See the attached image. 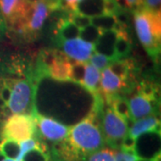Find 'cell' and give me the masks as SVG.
<instances>
[{"instance_id": "cell-14", "label": "cell", "mask_w": 161, "mask_h": 161, "mask_svg": "<svg viewBox=\"0 0 161 161\" xmlns=\"http://www.w3.org/2000/svg\"><path fill=\"white\" fill-rule=\"evenodd\" d=\"M48 7L43 0H40L34 5L32 15L27 24V30L31 31H40L46 19L48 16Z\"/></svg>"}, {"instance_id": "cell-43", "label": "cell", "mask_w": 161, "mask_h": 161, "mask_svg": "<svg viewBox=\"0 0 161 161\" xmlns=\"http://www.w3.org/2000/svg\"><path fill=\"white\" fill-rule=\"evenodd\" d=\"M1 161H17V160H14V159H10V158H5L3 160Z\"/></svg>"}, {"instance_id": "cell-12", "label": "cell", "mask_w": 161, "mask_h": 161, "mask_svg": "<svg viewBox=\"0 0 161 161\" xmlns=\"http://www.w3.org/2000/svg\"><path fill=\"white\" fill-rule=\"evenodd\" d=\"M106 0H80L75 6V13L93 18L105 14Z\"/></svg>"}, {"instance_id": "cell-7", "label": "cell", "mask_w": 161, "mask_h": 161, "mask_svg": "<svg viewBox=\"0 0 161 161\" xmlns=\"http://www.w3.org/2000/svg\"><path fill=\"white\" fill-rule=\"evenodd\" d=\"M62 42L64 53L68 58H73L77 62H87L94 51V44L88 43L79 38Z\"/></svg>"}, {"instance_id": "cell-44", "label": "cell", "mask_w": 161, "mask_h": 161, "mask_svg": "<svg viewBox=\"0 0 161 161\" xmlns=\"http://www.w3.org/2000/svg\"><path fill=\"white\" fill-rule=\"evenodd\" d=\"M136 161H159V160H145V159H137Z\"/></svg>"}, {"instance_id": "cell-39", "label": "cell", "mask_w": 161, "mask_h": 161, "mask_svg": "<svg viewBox=\"0 0 161 161\" xmlns=\"http://www.w3.org/2000/svg\"><path fill=\"white\" fill-rule=\"evenodd\" d=\"M125 1L131 8L133 6H136V7H142L143 6V1H142V0H125Z\"/></svg>"}, {"instance_id": "cell-29", "label": "cell", "mask_w": 161, "mask_h": 161, "mask_svg": "<svg viewBox=\"0 0 161 161\" xmlns=\"http://www.w3.org/2000/svg\"><path fill=\"white\" fill-rule=\"evenodd\" d=\"M88 161H115V152L109 150H102L94 152Z\"/></svg>"}, {"instance_id": "cell-23", "label": "cell", "mask_w": 161, "mask_h": 161, "mask_svg": "<svg viewBox=\"0 0 161 161\" xmlns=\"http://www.w3.org/2000/svg\"><path fill=\"white\" fill-rule=\"evenodd\" d=\"M102 31L99 30L97 27L93 26L92 24L88 25L87 27L81 29L80 31V40H84L88 43H91V44H95L96 41L98 40L99 38V36L101 34Z\"/></svg>"}, {"instance_id": "cell-36", "label": "cell", "mask_w": 161, "mask_h": 161, "mask_svg": "<svg viewBox=\"0 0 161 161\" xmlns=\"http://www.w3.org/2000/svg\"><path fill=\"white\" fill-rule=\"evenodd\" d=\"M135 144V138H133L130 134L126 135L122 141L121 148L124 151H128V152H132L133 153V148Z\"/></svg>"}, {"instance_id": "cell-26", "label": "cell", "mask_w": 161, "mask_h": 161, "mask_svg": "<svg viewBox=\"0 0 161 161\" xmlns=\"http://www.w3.org/2000/svg\"><path fill=\"white\" fill-rule=\"evenodd\" d=\"M21 161H49V158L44 150L36 148L26 152Z\"/></svg>"}, {"instance_id": "cell-27", "label": "cell", "mask_w": 161, "mask_h": 161, "mask_svg": "<svg viewBox=\"0 0 161 161\" xmlns=\"http://www.w3.org/2000/svg\"><path fill=\"white\" fill-rule=\"evenodd\" d=\"M59 53L60 52L50 50V49H46V50H43V51L41 52L40 59H41L42 64H44V66L48 69V67H50L58 58Z\"/></svg>"}, {"instance_id": "cell-24", "label": "cell", "mask_w": 161, "mask_h": 161, "mask_svg": "<svg viewBox=\"0 0 161 161\" xmlns=\"http://www.w3.org/2000/svg\"><path fill=\"white\" fill-rule=\"evenodd\" d=\"M113 108H114L113 111L115 114L125 121L128 120L131 117L129 103L125 98H115L113 103Z\"/></svg>"}, {"instance_id": "cell-41", "label": "cell", "mask_w": 161, "mask_h": 161, "mask_svg": "<svg viewBox=\"0 0 161 161\" xmlns=\"http://www.w3.org/2000/svg\"><path fill=\"white\" fill-rule=\"evenodd\" d=\"M5 30H6V21L3 17L2 14L0 13V33L4 32Z\"/></svg>"}, {"instance_id": "cell-34", "label": "cell", "mask_w": 161, "mask_h": 161, "mask_svg": "<svg viewBox=\"0 0 161 161\" xmlns=\"http://www.w3.org/2000/svg\"><path fill=\"white\" fill-rule=\"evenodd\" d=\"M115 19H116V22L119 25H121L125 29L128 28V26L130 24V16H129V13L127 10L120 9L115 14Z\"/></svg>"}, {"instance_id": "cell-17", "label": "cell", "mask_w": 161, "mask_h": 161, "mask_svg": "<svg viewBox=\"0 0 161 161\" xmlns=\"http://www.w3.org/2000/svg\"><path fill=\"white\" fill-rule=\"evenodd\" d=\"M80 30L67 19H61L58 23V36L62 41L77 39Z\"/></svg>"}, {"instance_id": "cell-10", "label": "cell", "mask_w": 161, "mask_h": 161, "mask_svg": "<svg viewBox=\"0 0 161 161\" xmlns=\"http://www.w3.org/2000/svg\"><path fill=\"white\" fill-rule=\"evenodd\" d=\"M24 5V0H0V13L6 22L12 23L23 18Z\"/></svg>"}, {"instance_id": "cell-38", "label": "cell", "mask_w": 161, "mask_h": 161, "mask_svg": "<svg viewBox=\"0 0 161 161\" xmlns=\"http://www.w3.org/2000/svg\"><path fill=\"white\" fill-rule=\"evenodd\" d=\"M161 0H143V7L152 12H160Z\"/></svg>"}, {"instance_id": "cell-21", "label": "cell", "mask_w": 161, "mask_h": 161, "mask_svg": "<svg viewBox=\"0 0 161 161\" xmlns=\"http://www.w3.org/2000/svg\"><path fill=\"white\" fill-rule=\"evenodd\" d=\"M91 24L101 31H115L118 26L115 15L108 14H104L102 15L91 18Z\"/></svg>"}, {"instance_id": "cell-16", "label": "cell", "mask_w": 161, "mask_h": 161, "mask_svg": "<svg viewBox=\"0 0 161 161\" xmlns=\"http://www.w3.org/2000/svg\"><path fill=\"white\" fill-rule=\"evenodd\" d=\"M101 87L107 93H114L123 86V81L115 75H114L108 67L103 69L100 78Z\"/></svg>"}, {"instance_id": "cell-6", "label": "cell", "mask_w": 161, "mask_h": 161, "mask_svg": "<svg viewBox=\"0 0 161 161\" xmlns=\"http://www.w3.org/2000/svg\"><path fill=\"white\" fill-rule=\"evenodd\" d=\"M103 130L105 135L109 142H117L127 135L128 125L126 122L115 114L113 110H108L103 117Z\"/></svg>"}, {"instance_id": "cell-13", "label": "cell", "mask_w": 161, "mask_h": 161, "mask_svg": "<svg viewBox=\"0 0 161 161\" xmlns=\"http://www.w3.org/2000/svg\"><path fill=\"white\" fill-rule=\"evenodd\" d=\"M71 64L68 59L64 57L61 53H59L58 58L56 62L52 64L50 67H48V74L50 77L55 80L66 81L70 80V70Z\"/></svg>"}, {"instance_id": "cell-33", "label": "cell", "mask_w": 161, "mask_h": 161, "mask_svg": "<svg viewBox=\"0 0 161 161\" xmlns=\"http://www.w3.org/2000/svg\"><path fill=\"white\" fill-rule=\"evenodd\" d=\"M15 81L11 80V83H9V80H6L4 84L0 87V99L3 100V102L7 105L12 94V88Z\"/></svg>"}, {"instance_id": "cell-5", "label": "cell", "mask_w": 161, "mask_h": 161, "mask_svg": "<svg viewBox=\"0 0 161 161\" xmlns=\"http://www.w3.org/2000/svg\"><path fill=\"white\" fill-rule=\"evenodd\" d=\"M33 98L32 87L28 80L15 81L12 88V94L8 101V108L13 114L20 115L26 112Z\"/></svg>"}, {"instance_id": "cell-46", "label": "cell", "mask_w": 161, "mask_h": 161, "mask_svg": "<svg viewBox=\"0 0 161 161\" xmlns=\"http://www.w3.org/2000/svg\"><path fill=\"white\" fill-rule=\"evenodd\" d=\"M142 1H143V0H142Z\"/></svg>"}, {"instance_id": "cell-4", "label": "cell", "mask_w": 161, "mask_h": 161, "mask_svg": "<svg viewBox=\"0 0 161 161\" xmlns=\"http://www.w3.org/2000/svg\"><path fill=\"white\" fill-rule=\"evenodd\" d=\"M35 132V121L25 115H14L8 118L4 127V137L22 142L31 138Z\"/></svg>"}, {"instance_id": "cell-11", "label": "cell", "mask_w": 161, "mask_h": 161, "mask_svg": "<svg viewBox=\"0 0 161 161\" xmlns=\"http://www.w3.org/2000/svg\"><path fill=\"white\" fill-rule=\"evenodd\" d=\"M129 108L130 115L132 116V119L139 120L151 114L153 111V106L150 100L141 95H137L130 99Z\"/></svg>"}, {"instance_id": "cell-25", "label": "cell", "mask_w": 161, "mask_h": 161, "mask_svg": "<svg viewBox=\"0 0 161 161\" xmlns=\"http://www.w3.org/2000/svg\"><path fill=\"white\" fill-rule=\"evenodd\" d=\"M86 68V64L81 62H76L71 64L70 70V80H73L75 83L82 84L84 73Z\"/></svg>"}, {"instance_id": "cell-19", "label": "cell", "mask_w": 161, "mask_h": 161, "mask_svg": "<svg viewBox=\"0 0 161 161\" xmlns=\"http://www.w3.org/2000/svg\"><path fill=\"white\" fill-rule=\"evenodd\" d=\"M99 81H100L99 71L91 64H86L82 85L86 87L89 91L93 92L97 90Z\"/></svg>"}, {"instance_id": "cell-18", "label": "cell", "mask_w": 161, "mask_h": 161, "mask_svg": "<svg viewBox=\"0 0 161 161\" xmlns=\"http://www.w3.org/2000/svg\"><path fill=\"white\" fill-rule=\"evenodd\" d=\"M126 29H121L118 31L117 38L115 43V52L116 59L126 58L131 52V42L129 36L127 34Z\"/></svg>"}, {"instance_id": "cell-31", "label": "cell", "mask_w": 161, "mask_h": 161, "mask_svg": "<svg viewBox=\"0 0 161 161\" xmlns=\"http://www.w3.org/2000/svg\"><path fill=\"white\" fill-rule=\"evenodd\" d=\"M36 148H40V145L33 139L30 138L22 141L20 142V154L18 157L17 161H21V159L23 158V157L26 152L33 150V149H36Z\"/></svg>"}, {"instance_id": "cell-28", "label": "cell", "mask_w": 161, "mask_h": 161, "mask_svg": "<svg viewBox=\"0 0 161 161\" xmlns=\"http://www.w3.org/2000/svg\"><path fill=\"white\" fill-rule=\"evenodd\" d=\"M139 92H140V95L141 96H142V97L149 99V100L155 99L157 91H156L155 87L153 86L149 81H142V84L140 85Z\"/></svg>"}, {"instance_id": "cell-42", "label": "cell", "mask_w": 161, "mask_h": 161, "mask_svg": "<svg viewBox=\"0 0 161 161\" xmlns=\"http://www.w3.org/2000/svg\"><path fill=\"white\" fill-rule=\"evenodd\" d=\"M25 2H27V3H29V4H31V5H35L36 3H38L39 1H40V0H24Z\"/></svg>"}, {"instance_id": "cell-35", "label": "cell", "mask_w": 161, "mask_h": 161, "mask_svg": "<svg viewBox=\"0 0 161 161\" xmlns=\"http://www.w3.org/2000/svg\"><path fill=\"white\" fill-rule=\"evenodd\" d=\"M137 159V157L132 152L121 150L115 152V161H136Z\"/></svg>"}, {"instance_id": "cell-22", "label": "cell", "mask_w": 161, "mask_h": 161, "mask_svg": "<svg viewBox=\"0 0 161 161\" xmlns=\"http://www.w3.org/2000/svg\"><path fill=\"white\" fill-rule=\"evenodd\" d=\"M132 64H129V60H114L110 64L109 66H108L110 71L115 75L121 80H126L129 71L132 68Z\"/></svg>"}, {"instance_id": "cell-45", "label": "cell", "mask_w": 161, "mask_h": 161, "mask_svg": "<svg viewBox=\"0 0 161 161\" xmlns=\"http://www.w3.org/2000/svg\"><path fill=\"white\" fill-rule=\"evenodd\" d=\"M53 1H58V0H53Z\"/></svg>"}, {"instance_id": "cell-1", "label": "cell", "mask_w": 161, "mask_h": 161, "mask_svg": "<svg viewBox=\"0 0 161 161\" xmlns=\"http://www.w3.org/2000/svg\"><path fill=\"white\" fill-rule=\"evenodd\" d=\"M134 26L140 42L150 56L159 51L160 12H152L142 7L134 14Z\"/></svg>"}, {"instance_id": "cell-15", "label": "cell", "mask_w": 161, "mask_h": 161, "mask_svg": "<svg viewBox=\"0 0 161 161\" xmlns=\"http://www.w3.org/2000/svg\"><path fill=\"white\" fill-rule=\"evenodd\" d=\"M158 127H159V121L155 116H146L137 120L132 125L130 130V135L136 138L142 133L158 130Z\"/></svg>"}, {"instance_id": "cell-32", "label": "cell", "mask_w": 161, "mask_h": 161, "mask_svg": "<svg viewBox=\"0 0 161 161\" xmlns=\"http://www.w3.org/2000/svg\"><path fill=\"white\" fill-rule=\"evenodd\" d=\"M69 20L80 30L83 29V28H85L88 25L91 24V18L81 15V14H77L75 12L70 14Z\"/></svg>"}, {"instance_id": "cell-2", "label": "cell", "mask_w": 161, "mask_h": 161, "mask_svg": "<svg viewBox=\"0 0 161 161\" xmlns=\"http://www.w3.org/2000/svg\"><path fill=\"white\" fill-rule=\"evenodd\" d=\"M71 144L76 150L83 152H94L103 147L102 133L90 119H85L72 127L69 132Z\"/></svg>"}, {"instance_id": "cell-30", "label": "cell", "mask_w": 161, "mask_h": 161, "mask_svg": "<svg viewBox=\"0 0 161 161\" xmlns=\"http://www.w3.org/2000/svg\"><path fill=\"white\" fill-rule=\"evenodd\" d=\"M91 64H92L94 67H96L98 70H103L105 69L108 64L110 63V59L108 58H106L105 56L98 54V53H94L91 56Z\"/></svg>"}, {"instance_id": "cell-8", "label": "cell", "mask_w": 161, "mask_h": 161, "mask_svg": "<svg viewBox=\"0 0 161 161\" xmlns=\"http://www.w3.org/2000/svg\"><path fill=\"white\" fill-rule=\"evenodd\" d=\"M38 125L41 134L49 141H62L68 136V128L63 124L51 118L40 116L38 119Z\"/></svg>"}, {"instance_id": "cell-37", "label": "cell", "mask_w": 161, "mask_h": 161, "mask_svg": "<svg viewBox=\"0 0 161 161\" xmlns=\"http://www.w3.org/2000/svg\"><path fill=\"white\" fill-rule=\"evenodd\" d=\"M119 6L116 5L115 0H106L105 2V14L115 15L120 10Z\"/></svg>"}, {"instance_id": "cell-3", "label": "cell", "mask_w": 161, "mask_h": 161, "mask_svg": "<svg viewBox=\"0 0 161 161\" xmlns=\"http://www.w3.org/2000/svg\"><path fill=\"white\" fill-rule=\"evenodd\" d=\"M160 131L154 130L141 134L135 138L133 154L139 159H160Z\"/></svg>"}, {"instance_id": "cell-9", "label": "cell", "mask_w": 161, "mask_h": 161, "mask_svg": "<svg viewBox=\"0 0 161 161\" xmlns=\"http://www.w3.org/2000/svg\"><path fill=\"white\" fill-rule=\"evenodd\" d=\"M118 32L115 30L102 31L98 40L94 44V51L101 54L111 61L117 60L115 57V43Z\"/></svg>"}, {"instance_id": "cell-20", "label": "cell", "mask_w": 161, "mask_h": 161, "mask_svg": "<svg viewBox=\"0 0 161 161\" xmlns=\"http://www.w3.org/2000/svg\"><path fill=\"white\" fill-rule=\"evenodd\" d=\"M0 153L6 158L17 160L20 154V142L13 139L5 138L0 142Z\"/></svg>"}, {"instance_id": "cell-40", "label": "cell", "mask_w": 161, "mask_h": 161, "mask_svg": "<svg viewBox=\"0 0 161 161\" xmlns=\"http://www.w3.org/2000/svg\"><path fill=\"white\" fill-rule=\"evenodd\" d=\"M64 1L67 3V5L69 6L72 12H75V6L78 2H80V0H64Z\"/></svg>"}]
</instances>
